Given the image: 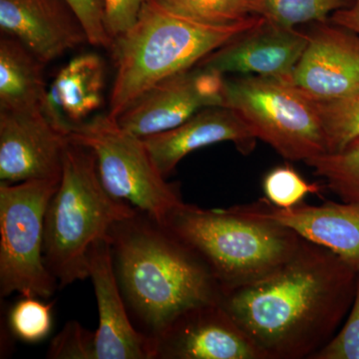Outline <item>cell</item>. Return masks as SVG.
Instances as JSON below:
<instances>
[{"label":"cell","mask_w":359,"mask_h":359,"mask_svg":"<svg viewBox=\"0 0 359 359\" xmlns=\"http://www.w3.org/2000/svg\"><path fill=\"white\" fill-rule=\"evenodd\" d=\"M0 29L44 65L88 42L66 0H0Z\"/></svg>","instance_id":"14"},{"label":"cell","mask_w":359,"mask_h":359,"mask_svg":"<svg viewBox=\"0 0 359 359\" xmlns=\"http://www.w3.org/2000/svg\"><path fill=\"white\" fill-rule=\"evenodd\" d=\"M160 6L212 25H230L262 16L263 0H154Z\"/></svg>","instance_id":"21"},{"label":"cell","mask_w":359,"mask_h":359,"mask_svg":"<svg viewBox=\"0 0 359 359\" xmlns=\"http://www.w3.org/2000/svg\"><path fill=\"white\" fill-rule=\"evenodd\" d=\"M313 359H359V273L353 304L344 325Z\"/></svg>","instance_id":"27"},{"label":"cell","mask_w":359,"mask_h":359,"mask_svg":"<svg viewBox=\"0 0 359 359\" xmlns=\"http://www.w3.org/2000/svg\"><path fill=\"white\" fill-rule=\"evenodd\" d=\"M327 153L346 148L359 137V86L337 100L318 102Z\"/></svg>","instance_id":"22"},{"label":"cell","mask_w":359,"mask_h":359,"mask_svg":"<svg viewBox=\"0 0 359 359\" xmlns=\"http://www.w3.org/2000/svg\"><path fill=\"white\" fill-rule=\"evenodd\" d=\"M358 276L332 250L304 240L287 263L223 292L219 304L266 359H313L351 311Z\"/></svg>","instance_id":"1"},{"label":"cell","mask_w":359,"mask_h":359,"mask_svg":"<svg viewBox=\"0 0 359 359\" xmlns=\"http://www.w3.org/2000/svg\"><path fill=\"white\" fill-rule=\"evenodd\" d=\"M37 299L23 297L9 313L11 332L23 341H40L50 332L52 304H43Z\"/></svg>","instance_id":"25"},{"label":"cell","mask_w":359,"mask_h":359,"mask_svg":"<svg viewBox=\"0 0 359 359\" xmlns=\"http://www.w3.org/2000/svg\"><path fill=\"white\" fill-rule=\"evenodd\" d=\"M263 190L266 200L282 209L302 204L306 196L318 195L323 187L309 183L290 165L271 169L264 176Z\"/></svg>","instance_id":"24"},{"label":"cell","mask_w":359,"mask_h":359,"mask_svg":"<svg viewBox=\"0 0 359 359\" xmlns=\"http://www.w3.org/2000/svg\"><path fill=\"white\" fill-rule=\"evenodd\" d=\"M153 359H266L219 302L179 314L153 341Z\"/></svg>","instance_id":"10"},{"label":"cell","mask_w":359,"mask_h":359,"mask_svg":"<svg viewBox=\"0 0 359 359\" xmlns=\"http://www.w3.org/2000/svg\"><path fill=\"white\" fill-rule=\"evenodd\" d=\"M136 210L106 190L93 153L68 139L60 182L44 219V263L59 289L89 278L91 245Z\"/></svg>","instance_id":"5"},{"label":"cell","mask_w":359,"mask_h":359,"mask_svg":"<svg viewBox=\"0 0 359 359\" xmlns=\"http://www.w3.org/2000/svg\"><path fill=\"white\" fill-rule=\"evenodd\" d=\"M13 37L0 39V111L41 109L46 97L43 66Z\"/></svg>","instance_id":"19"},{"label":"cell","mask_w":359,"mask_h":359,"mask_svg":"<svg viewBox=\"0 0 359 359\" xmlns=\"http://www.w3.org/2000/svg\"><path fill=\"white\" fill-rule=\"evenodd\" d=\"M264 18L254 16L233 25H212L147 0L136 22L113 39L110 49L116 72L108 114L118 119L156 85L195 67Z\"/></svg>","instance_id":"3"},{"label":"cell","mask_w":359,"mask_h":359,"mask_svg":"<svg viewBox=\"0 0 359 359\" xmlns=\"http://www.w3.org/2000/svg\"><path fill=\"white\" fill-rule=\"evenodd\" d=\"M105 67L96 53H83L63 66L47 89L41 110L54 126L69 134L103 104Z\"/></svg>","instance_id":"18"},{"label":"cell","mask_w":359,"mask_h":359,"mask_svg":"<svg viewBox=\"0 0 359 359\" xmlns=\"http://www.w3.org/2000/svg\"><path fill=\"white\" fill-rule=\"evenodd\" d=\"M60 179L0 184V294L48 299L59 289L43 259L47 205Z\"/></svg>","instance_id":"8"},{"label":"cell","mask_w":359,"mask_h":359,"mask_svg":"<svg viewBox=\"0 0 359 359\" xmlns=\"http://www.w3.org/2000/svg\"><path fill=\"white\" fill-rule=\"evenodd\" d=\"M292 82L318 102H330L359 86V35L328 20L309 33Z\"/></svg>","instance_id":"13"},{"label":"cell","mask_w":359,"mask_h":359,"mask_svg":"<svg viewBox=\"0 0 359 359\" xmlns=\"http://www.w3.org/2000/svg\"><path fill=\"white\" fill-rule=\"evenodd\" d=\"M224 94V107L285 159L306 163L327 153L318 101L292 81L244 75L226 79Z\"/></svg>","instance_id":"6"},{"label":"cell","mask_w":359,"mask_h":359,"mask_svg":"<svg viewBox=\"0 0 359 359\" xmlns=\"http://www.w3.org/2000/svg\"><path fill=\"white\" fill-rule=\"evenodd\" d=\"M87 259L98 308L96 359H153L152 342L134 327L116 280L109 237L93 243Z\"/></svg>","instance_id":"15"},{"label":"cell","mask_w":359,"mask_h":359,"mask_svg":"<svg viewBox=\"0 0 359 359\" xmlns=\"http://www.w3.org/2000/svg\"><path fill=\"white\" fill-rule=\"evenodd\" d=\"M342 202L359 204V137L346 148L306 161Z\"/></svg>","instance_id":"20"},{"label":"cell","mask_w":359,"mask_h":359,"mask_svg":"<svg viewBox=\"0 0 359 359\" xmlns=\"http://www.w3.org/2000/svg\"><path fill=\"white\" fill-rule=\"evenodd\" d=\"M351 2L353 0H263L261 15L278 25L295 27L327 21Z\"/></svg>","instance_id":"23"},{"label":"cell","mask_w":359,"mask_h":359,"mask_svg":"<svg viewBox=\"0 0 359 359\" xmlns=\"http://www.w3.org/2000/svg\"><path fill=\"white\" fill-rule=\"evenodd\" d=\"M83 25L88 43L109 48L113 39L106 29L104 0H66Z\"/></svg>","instance_id":"28"},{"label":"cell","mask_w":359,"mask_h":359,"mask_svg":"<svg viewBox=\"0 0 359 359\" xmlns=\"http://www.w3.org/2000/svg\"><path fill=\"white\" fill-rule=\"evenodd\" d=\"M250 211L287 226L304 240L332 250L359 273V204L327 202L282 209L266 199L247 205Z\"/></svg>","instance_id":"17"},{"label":"cell","mask_w":359,"mask_h":359,"mask_svg":"<svg viewBox=\"0 0 359 359\" xmlns=\"http://www.w3.org/2000/svg\"><path fill=\"white\" fill-rule=\"evenodd\" d=\"M47 358L96 359L95 332L72 320L52 339Z\"/></svg>","instance_id":"26"},{"label":"cell","mask_w":359,"mask_h":359,"mask_svg":"<svg viewBox=\"0 0 359 359\" xmlns=\"http://www.w3.org/2000/svg\"><path fill=\"white\" fill-rule=\"evenodd\" d=\"M67 143L41 109L0 111V180L60 179Z\"/></svg>","instance_id":"11"},{"label":"cell","mask_w":359,"mask_h":359,"mask_svg":"<svg viewBox=\"0 0 359 359\" xmlns=\"http://www.w3.org/2000/svg\"><path fill=\"white\" fill-rule=\"evenodd\" d=\"M158 170L167 177L187 155L221 142H231L249 154L257 139L236 111L226 107H210L199 111L162 133L142 138Z\"/></svg>","instance_id":"16"},{"label":"cell","mask_w":359,"mask_h":359,"mask_svg":"<svg viewBox=\"0 0 359 359\" xmlns=\"http://www.w3.org/2000/svg\"><path fill=\"white\" fill-rule=\"evenodd\" d=\"M147 0H104L106 29L115 39L136 22Z\"/></svg>","instance_id":"29"},{"label":"cell","mask_w":359,"mask_h":359,"mask_svg":"<svg viewBox=\"0 0 359 359\" xmlns=\"http://www.w3.org/2000/svg\"><path fill=\"white\" fill-rule=\"evenodd\" d=\"M309 33L294 26L264 20L212 52L198 65L221 74L292 80L295 66L309 43Z\"/></svg>","instance_id":"12"},{"label":"cell","mask_w":359,"mask_h":359,"mask_svg":"<svg viewBox=\"0 0 359 359\" xmlns=\"http://www.w3.org/2000/svg\"><path fill=\"white\" fill-rule=\"evenodd\" d=\"M116 280L134 327L152 342L182 313L219 302L205 262L164 224L136 210L109 231Z\"/></svg>","instance_id":"2"},{"label":"cell","mask_w":359,"mask_h":359,"mask_svg":"<svg viewBox=\"0 0 359 359\" xmlns=\"http://www.w3.org/2000/svg\"><path fill=\"white\" fill-rule=\"evenodd\" d=\"M163 224L205 262L222 292L269 276L292 259L304 242L294 231L247 205L203 209L183 203Z\"/></svg>","instance_id":"4"},{"label":"cell","mask_w":359,"mask_h":359,"mask_svg":"<svg viewBox=\"0 0 359 359\" xmlns=\"http://www.w3.org/2000/svg\"><path fill=\"white\" fill-rule=\"evenodd\" d=\"M224 81L218 71L195 66L149 90L117 121L140 138L162 133L205 108L224 107Z\"/></svg>","instance_id":"9"},{"label":"cell","mask_w":359,"mask_h":359,"mask_svg":"<svg viewBox=\"0 0 359 359\" xmlns=\"http://www.w3.org/2000/svg\"><path fill=\"white\" fill-rule=\"evenodd\" d=\"M330 20L359 35V0H353L351 6L337 11L330 16Z\"/></svg>","instance_id":"30"},{"label":"cell","mask_w":359,"mask_h":359,"mask_svg":"<svg viewBox=\"0 0 359 359\" xmlns=\"http://www.w3.org/2000/svg\"><path fill=\"white\" fill-rule=\"evenodd\" d=\"M68 139L93 153L101 182L116 199L161 223L183 204L178 188L156 167L143 139L123 129L108 113L75 125Z\"/></svg>","instance_id":"7"}]
</instances>
